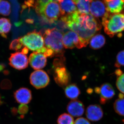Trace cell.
<instances>
[{"label": "cell", "mask_w": 124, "mask_h": 124, "mask_svg": "<svg viewBox=\"0 0 124 124\" xmlns=\"http://www.w3.org/2000/svg\"><path fill=\"white\" fill-rule=\"evenodd\" d=\"M116 86L118 89L124 94V73L118 77L116 81Z\"/></svg>", "instance_id": "cell-28"}, {"label": "cell", "mask_w": 124, "mask_h": 124, "mask_svg": "<svg viewBox=\"0 0 124 124\" xmlns=\"http://www.w3.org/2000/svg\"><path fill=\"white\" fill-rule=\"evenodd\" d=\"M69 115L74 117H79L84 114L85 107L82 102L77 100H72L69 102L67 107Z\"/></svg>", "instance_id": "cell-11"}, {"label": "cell", "mask_w": 124, "mask_h": 124, "mask_svg": "<svg viewBox=\"0 0 124 124\" xmlns=\"http://www.w3.org/2000/svg\"><path fill=\"white\" fill-rule=\"evenodd\" d=\"M74 124H91L88 120L84 117H79L76 120Z\"/></svg>", "instance_id": "cell-31"}, {"label": "cell", "mask_w": 124, "mask_h": 124, "mask_svg": "<svg viewBox=\"0 0 124 124\" xmlns=\"http://www.w3.org/2000/svg\"><path fill=\"white\" fill-rule=\"evenodd\" d=\"M3 101H2V99H1V96L0 94V106L1 105H2L3 104Z\"/></svg>", "instance_id": "cell-38"}, {"label": "cell", "mask_w": 124, "mask_h": 124, "mask_svg": "<svg viewBox=\"0 0 124 124\" xmlns=\"http://www.w3.org/2000/svg\"><path fill=\"white\" fill-rule=\"evenodd\" d=\"M61 19L68 28L77 33L85 47L102 28L97 18L90 14H81L78 11L68 16L61 17Z\"/></svg>", "instance_id": "cell-1"}, {"label": "cell", "mask_w": 124, "mask_h": 124, "mask_svg": "<svg viewBox=\"0 0 124 124\" xmlns=\"http://www.w3.org/2000/svg\"><path fill=\"white\" fill-rule=\"evenodd\" d=\"M38 14L45 22L49 23H53L61 17L59 4L56 1L50 2Z\"/></svg>", "instance_id": "cell-6"}, {"label": "cell", "mask_w": 124, "mask_h": 124, "mask_svg": "<svg viewBox=\"0 0 124 124\" xmlns=\"http://www.w3.org/2000/svg\"><path fill=\"white\" fill-rule=\"evenodd\" d=\"M9 60V65L17 70H23L28 67L29 60L26 55L21 51L11 54Z\"/></svg>", "instance_id": "cell-9"}, {"label": "cell", "mask_w": 124, "mask_h": 124, "mask_svg": "<svg viewBox=\"0 0 124 124\" xmlns=\"http://www.w3.org/2000/svg\"><path fill=\"white\" fill-rule=\"evenodd\" d=\"M31 84L37 89L43 88L47 86L50 82L48 75L43 70H37L31 73L30 77Z\"/></svg>", "instance_id": "cell-7"}, {"label": "cell", "mask_w": 124, "mask_h": 124, "mask_svg": "<svg viewBox=\"0 0 124 124\" xmlns=\"http://www.w3.org/2000/svg\"><path fill=\"white\" fill-rule=\"evenodd\" d=\"M53 1V0H37L35 8L36 13L39 14L47 4Z\"/></svg>", "instance_id": "cell-25"}, {"label": "cell", "mask_w": 124, "mask_h": 124, "mask_svg": "<svg viewBox=\"0 0 124 124\" xmlns=\"http://www.w3.org/2000/svg\"><path fill=\"white\" fill-rule=\"evenodd\" d=\"M106 38L104 36L100 33H97L93 36L90 40L89 46L93 49L101 48L105 45Z\"/></svg>", "instance_id": "cell-18"}, {"label": "cell", "mask_w": 124, "mask_h": 124, "mask_svg": "<svg viewBox=\"0 0 124 124\" xmlns=\"http://www.w3.org/2000/svg\"><path fill=\"white\" fill-rule=\"evenodd\" d=\"M64 58L55 59L54 62V78L56 83L59 86H67L70 81L69 72L64 66Z\"/></svg>", "instance_id": "cell-5"}, {"label": "cell", "mask_w": 124, "mask_h": 124, "mask_svg": "<svg viewBox=\"0 0 124 124\" xmlns=\"http://www.w3.org/2000/svg\"><path fill=\"white\" fill-rule=\"evenodd\" d=\"M47 57L43 53L34 52L31 54L29 58V62L31 67L35 70L44 68L47 63Z\"/></svg>", "instance_id": "cell-10"}, {"label": "cell", "mask_w": 124, "mask_h": 124, "mask_svg": "<svg viewBox=\"0 0 124 124\" xmlns=\"http://www.w3.org/2000/svg\"><path fill=\"white\" fill-rule=\"evenodd\" d=\"M18 39L23 46L34 52H38L45 46L43 36L36 31L28 32Z\"/></svg>", "instance_id": "cell-4"}, {"label": "cell", "mask_w": 124, "mask_h": 124, "mask_svg": "<svg viewBox=\"0 0 124 124\" xmlns=\"http://www.w3.org/2000/svg\"></svg>", "instance_id": "cell-42"}, {"label": "cell", "mask_w": 124, "mask_h": 124, "mask_svg": "<svg viewBox=\"0 0 124 124\" xmlns=\"http://www.w3.org/2000/svg\"><path fill=\"white\" fill-rule=\"evenodd\" d=\"M116 74L117 76H120L121 75H122V71H121V70H120V69H118V70H117L116 71Z\"/></svg>", "instance_id": "cell-33"}, {"label": "cell", "mask_w": 124, "mask_h": 124, "mask_svg": "<svg viewBox=\"0 0 124 124\" xmlns=\"http://www.w3.org/2000/svg\"><path fill=\"white\" fill-rule=\"evenodd\" d=\"M63 43L64 48L72 49L75 48L81 49L85 47L79 37L72 31L67 32L63 35Z\"/></svg>", "instance_id": "cell-8"}, {"label": "cell", "mask_w": 124, "mask_h": 124, "mask_svg": "<svg viewBox=\"0 0 124 124\" xmlns=\"http://www.w3.org/2000/svg\"><path fill=\"white\" fill-rule=\"evenodd\" d=\"M31 90L26 88H20L14 93V97L17 102L21 104H27L32 99Z\"/></svg>", "instance_id": "cell-14"}, {"label": "cell", "mask_w": 124, "mask_h": 124, "mask_svg": "<svg viewBox=\"0 0 124 124\" xmlns=\"http://www.w3.org/2000/svg\"><path fill=\"white\" fill-rule=\"evenodd\" d=\"M59 4L61 17L68 16L78 11L76 5L72 0H61Z\"/></svg>", "instance_id": "cell-17"}, {"label": "cell", "mask_w": 124, "mask_h": 124, "mask_svg": "<svg viewBox=\"0 0 124 124\" xmlns=\"http://www.w3.org/2000/svg\"><path fill=\"white\" fill-rule=\"evenodd\" d=\"M23 46L21 44L20 41L18 39H15L11 41L9 47L10 50L18 51L22 48Z\"/></svg>", "instance_id": "cell-27"}, {"label": "cell", "mask_w": 124, "mask_h": 124, "mask_svg": "<svg viewBox=\"0 0 124 124\" xmlns=\"http://www.w3.org/2000/svg\"><path fill=\"white\" fill-rule=\"evenodd\" d=\"M54 0V1H56V2H57V1H60L61 0Z\"/></svg>", "instance_id": "cell-39"}, {"label": "cell", "mask_w": 124, "mask_h": 124, "mask_svg": "<svg viewBox=\"0 0 124 124\" xmlns=\"http://www.w3.org/2000/svg\"><path fill=\"white\" fill-rule=\"evenodd\" d=\"M11 87V82L8 80L3 81L1 84V88L3 89H9Z\"/></svg>", "instance_id": "cell-30"}, {"label": "cell", "mask_w": 124, "mask_h": 124, "mask_svg": "<svg viewBox=\"0 0 124 124\" xmlns=\"http://www.w3.org/2000/svg\"><path fill=\"white\" fill-rule=\"evenodd\" d=\"M11 12V5L8 1L2 0L0 1V15L8 16Z\"/></svg>", "instance_id": "cell-22"}, {"label": "cell", "mask_w": 124, "mask_h": 124, "mask_svg": "<svg viewBox=\"0 0 124 124\" xmlns=\"http://www.w3.org/2000/svg\"><path fill=\"white\" fill-rule=\"evenodd\" d=\"M100 98L101 104H105L108 100L111 99L115 94L114 89L109 83H104L100 87Z\"/></svg>", "instance_id": "cell-13"}, {"label": "cell", "mask_w": 124, "mask_h": 124, "mask_svg": "<svg viewBox=\"0 0 124 124\" xmlns=\"http://www.w3.org/2000/svg\"><path fill=\"white\" fill-rule=\"evenodd\" d=\"M107 11L111 14L121 13L124 9V0H104Z\"/></svg>", "instance_id": "cell-16"}, {"label": "cell", "mask_w": 124, "mask_h": 124, "mask_svg": "<svg viewBox=\"0 0 124 124\" xmlns=\"http://www.w3.org/2000/svg\"><path fill=\"white\" fill-rule=\"evenodd\" d=\"M123 121V122H124V119L123 120V121Z\"/></svg>", "instance_id": "cell-40"}, {"label": "cell", "mask_w": 124, "mask_h": 124, "mask_svg": "<svg viewBox=\"0 0 124 124\" xmlns=\"http://www.w3.org/2000/svg\"><path fill=\"white\" fill-rule=\"evenodd\" d=\"M45 46L46 50L44 54L46 57H63L64 47L63 43L62 33L55 28L46 29L43 35Z\"/></svg>", "instance_id": "cell-2"}, {"label": "cell", "mask_w": 124, "mask_h": 124, "mask_svg": "<svg viewBox=\"0 0 124 124\" xmlns=\"http://www.w3.org/2000/svg\"><path fill=\"white\" fill-rule=\"evenodd\" d=\"M0 1H1V0H0Z\"/></svg>", "instance_id": "cell-41"}, {"label": "cell", "mask_w": 124, "mask_h": 124, "mask_svg": "<svg viewBox=\"0 0 124 124\" xmlns=\"http://www.w3.org/2000/svg\"><path fill=\"white\" fill-rule=\"evenodd\" d=\"M64 93L67 97L72 100H76L80 94V91L75 84H71L66 86Z\"/></svg>", "instance_id": "cell-20"}, {"label": "cell", "mask_w": 124, "mask_h": 124, "mask_svg": "<svg viewBox=\"0 0 124 124\" xmlns=\"http://www.w3.org/2000/svg\"><path fill=\"white\" fill-rule=\"evenodd\" d=\"M90 12L95 18L103 17L107 12L104 2L100 0H93L90 5Z\"/></svg>", "instance_id": "cell-12"}, {"label": "cell", "mask_w": 124, "mask_h": 124, "mask_svg": "<svg viewBox=\"0 0 124 124\" xmlns=\"http://www.w3.org/2000/svg\"><path fill=\"white\" fill-rule=\"evenodd\" d=\"M18 112L17 109L16 108H13L11 109V113L14 116L16 115L17 113Z\"/></svg>", "instance_id": "cell-32"}, {"label": "cell", "mask_w": 124, "mask_h": 124, "mask_svg": "<svg viewBox=\"0 0 124 124\" xmlns=\"http://www.w3.org/2000/svg\"><path fill=\"white\" fill-rule=\"evenodd\" d=\"M29 110V108L27 105L25 104H21L18 107V112L22 115L27 114Z\"/></svg>", "instance_id": "cell-29"}, {"label": "cell", "mask_w": 124, "mask_h": 124, "mask_svg": "<svg viewBox=\"0 0 124 124\" xmlns=\"http://www.w3.org/2000/svg\"><path fill=\"white\" fill-rule=\"evenodd\" d=\"M87 92L89 94H91L93 92V90L91 89H88Z\"/></svg>", "instance_id": "cell-37"}, {"label": "cell", "mask_w": 124, "mask_h": 124, "mask_svg": "<svg viewBox=\"0 0 124 124\" xmlns=\"http://www.w3.org/2000/svg\"><path fill=\"white\" fill-rule=\"evenodd\" d=\"M119 98L120 99L124 98V94L122 93H120L119 94Z\"/></svg>", "instance_id": "cell-36"}, {"label": "cell", "mask_w": 124, "mask_h": 124, "mask_svg": "<svg viewBox=\"0 0 124 124\" xmlns=\"http://www.w3.org/2000/svg\"><path fill=\"white\" fill-rule=\"evenodd\" d=\"M103 115L101 108L97 104L90 105L86 108V117L91 121L95 122L100 120L103 116Z\"/></svg>", "instance_id": "cell-15"}, {"label": "cell", "mask_w": 124, "mask_h": 124, "mask_svg": "<svg viewBox=\"0 0 124 124\" xmlns=\"http://www.w3.org/2000/svg\"><path fill=\"white\" fill-rule=\"evenodd\" d=\"M104 32L110 37L124 31V12L111 14L107 11L102 18Z\"/></svg>", "instance_id": "cell-3"}, {"label": "cell", "mask_w": 124, "mask_h": 124, "mask_svg": "<svg viewBox=\"0 0 124 124\" xmlns=\"http://www.w3.org/2000/svg\"><path fill=\"white\" fill-rule=\"evenodd\" d=\"M124 66V50L120 51L117 54L115 67L117 68Z\"/></svg>", "instance_id": "cell-26"}, {"label": "cell", "mask_w": 124, "mask_h": 124, "mask_svg": "<svg viewBox=\"0 0 124 124\" xmlns=\"http://www.w3.org/2000/svg\"><path fill=\"white\" fill-rule=\"evenodd\" d=\"M57 124H74V119L72 116L69 114L63 113L59 116Z\"/></svg>", "instance_id": "cell-23"}, {"label": "cell", "mask_w": 124, "mask_h": 124, "mask_svg": "<svg viewBox=\"0 0 124 124\" xmlns=\"http://www.w3.org/2000/svg\"><path fill=\"white\" fill-rule=\"evenodd\" d=\"M5 67V66L3 63H0V72L2 71Z\"/></svg>", "instance_id": "cell-34"}, {"label": "cell", "mask_w": 124, "mask_h": 124, "mask_svg": "<svg viewBox=\"0 0 124 124\" xmlns=\"http://www.w3.org/2000/svg\"><path fill=\"white\" fill-rule=\"evenodd\" d=\"M94 90H95V93H100V87H96L95 88Z\"/></svg>", "instance_id": "cell-35"}, {"label": "cell", "mask_w": 124, "mask_h": 124, "mask_svg": "<svg viewBox=\"0 0 124 124\" xmlns=\"http://www.w3.org/2000/svg\"><path fill=\"white\" fill-rule=\"evenodd\" d=\"M116 112L120 116H124V98L116 100L113 105Z\"/></svg>", "instance_id": "cell-24"}, {"label": "cell", "mask_w": 124, "mask_h": 124, "mask_svg": "<svg viewBox=\"0 0 124 124\" xmlns=\"http://www.w3.org/2000/svg\"><path fill=\"white\" fill-rule=\"evenodd\" d=\"M77 6V10L81 14H89L90 7L93 0H72Z\"/></svg>", "instance_id": "cell-19"}, {"label": "cell", "mask_w": 124, "mask_h": 124, "mask_svg": "<svg viewBox=\"0 0 124 124\" xmlns=\"http://www.w3.org/2000/svg\"><path fill=\"white\" fill-rule=\"evenodd\" d=\"M11 24L9 19L0 18V35L3 38H6L8 33L11 31Z\"/></svg>", "instance_id": "cell-21"}]
</instances>
